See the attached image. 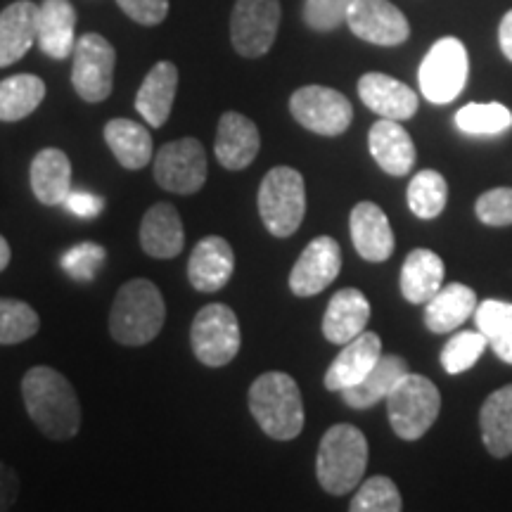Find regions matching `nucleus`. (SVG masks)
Here are the masks:
<instances>
[{"mask_svg": "<svg viewBox=\"0 0 512 512\" xmlns=\"http://www.w3.org/2000/svg\"><path fill=\"white\" fill-rule=\"evenodd\" d=\"M22 396L29 418L55 441L72 439L81 427V406L74 387L55 368L36 366L22 380Z\"/></svg>", "mask_w": 512, "mask_h": 512, "instance_id": "1", "label": "nucleus"}, {"mask_svg": "<svg viewBox=\"0 0 512 512\" xmlns=\"http://www.w3.org/2000/svg\"><path fill=\"white\" fill-rule=\"evenodd\" d=\"M249 411L256 425L275 441H292L304 430V401L292 375H259L249 387Z\"/></svg>", "mask_w": 512, "mask_h": 512, "instance_id": "2", "label": "nucleus"}, {"mask_svg": "<svg viewBox=\"0 0 512 512\" xmlns=\"http://www.w3.org/2000/svg\"><path fill=\"white\" fill-rule=\"evenodd\" d=\"M166 304L155 283L145 278L119 287L110 313V332L124 347H143L164 328Z\"/></svg>", "mask_w": 512, "mask_h": 512, "instance_id": "3", "label": "nucleus"}, {"mask_svg": "<svg viewBox=\"0 0 512 512\" xmlns=\"http://www.w3.org/2000/svg\"><path fill=\"white\" fill-rule=\"evenodd\" d=\"M368 467V439L354 425H335L323 434L316 458L318 484L330 496H347L363 482Z\"/></svg>", "mask_w": 512, "mask_h": 512, "instance_id": "4", "label": "nucleus"}, {"mask_svg": "<svg viewBox=\"0 0 512 512\" xmlns=\"http://www.w3.org/2000/svg\"><path fill=\"white\" fill-rule=\"evenodd\" d=\"M259 214L273 238H290L306 214L304 176L292 166H275L259 188Z\"/></svg>", "mask_w": 512, "mask_h": 512, "instance_id": "5", "label": "nucleus"}, {"mask_svg": "<svg viewBox=\"0 0 512 512\" xmlns=\"http://www.w3.org/2000/svg\"><path fill=\"white\" fill-rule=\"evenodd\" d=\"M441 411V394L437 384L425 375L408 373L387 396V415L396 437L418 441L430 432Z\"/></svg>", "mask_w": 512, "mask_h": 512, "instance_id": "6", "label": "nucleus"}, {"mask_svg": "<svg viewBox=\"0 0 512 512\" xmlns=\"http://www.w3.org/2000/svg\"><path fill=\"white\" fill-rule=\"evenodd\" d=\"M467 74H470V60L463 41L453 36L439 38L420 64V91L432 105H446L463 93Z\"/></svg>", "mask_w": 512, "mask_h": 512, "instance_id": "7", "label": "nucleus"}, {"mask_svg": "<svg viewBox=\"0 0 512 512\" xmlns=\"http://www.w3.org/2000/svg\"><path fill=\"white\" fill-rule=\"evenodd\" d=\"M190 344L202 366H228L242 344L238 316L226 304H207L192 320Z\"/></svg>", "mask_w": 512, "mask_h": 512, "instance_id": "8", "label": "nucleus"}, {"mask_svg": "<svg viewBox=\"0 0 512 512\" xmlns=\"http://www.w3.org/2000/svg\"><path fill=\"white\" fill-rule=\"evenodd\" d=\"M290 112L306 131L318 136H342L354 121V107L335 88L304 86L290 98Z\"/></svg>", "mask_w": 512, "mask_h": 512, "instance_id": "9", "label": "nucleus"}, {"mask_svg": "<svg viewBox=\"0 0 512 512\" xmlns=\"http://www.w3.org/2000/svg\"><path fill=\"white\" fill-rule=\"evenodd\" d=\"M117 53L112 43L100 34H86L74 46V91L86 102H102L112 95Z\"/></svg>", "mask_w": 512, "mask_h": 512, "instance_id": "10", "label": "nucleus"}, {"mask_svg": "<svg viewBox=\"0 0 512 512\" xmlns=\"http://www.w3.org/2000/svg\"><path fill=\"white\" fill-rule=\"evenodd\" d=\"M280 27V0H238L230 17V41L242 57L271 50Z\"/></svg>", "mask_w": 512, "mask_h": 512, "instance_id": "11", "label": "nucleus"}, {"mask_svg": "<svg viewBox=\"0 0 512 512\" xmlns=\"http://www.w3.org/2000/svg\"><path fill=\"white\" fill-rule=\"evenodd\" d=\"M155 181L159 188L192 195L207 181V155L197 138H183L166 143L155 157Z\"/></svg>", "mask_w": 512, "mask_h": 512, "instance_id": "12", "label": "nucleus"}, {"mask_svg": "<svg viewBox=\"0 0 512 512\" xmlns=\"http://www.w3.org/2000/svg\"><path fill=\"white\" fill-rule=\"evenodd\" d=\"M349 29L373 46H401L411 36V24L389 0H354L347 15Z\"/></svg>", "mask_w": 512, "mask_h": 512, "instance_id": "13", "label": "nucleus"}, {"mask_svg": "<svg viewBox=\"0 0 512 512\" xmlns=\"http://www.w3.org/2000/svg\"><path fill=\"white\" fill-rule=\"evenodd\" d=\"M342 271V249L330 235L311 240L290 273V290L297 297H316Z\"/></svg>", "mask_w": 512, "mask_h": 512, "instance_id": "14", "label": "nucleus"}, {"mask_svg": "<svg viewBox=\"0 0 512 512\" xmlns=\"http://www.w3.org/2000/svg\"><path fill=\"white\" fill-rule=\"evenodd\" d=\"M358 98L363 100V105L370 112L380 114L382 119L394 121H406L415 117L420 105L418 95H415L411 86L380 72L361 76V81H358Z\"/></svg>", "mask_w": 512, "mask_h": 512, "instance_id": "15", "label": "nucleus"}, {"mask_svg": "<svg viewBox=\"0 0 512 512\" xmlns=\"http://www.w3.org/2000/svg\"><path fill=\"white\" fill-rule=\"evenodd\" d=\"M235 271V254L228 240L209 235L197 242L188 261V280L197 292L211 294L228 285Z\"/></svg>", "mask_w": 512, "mask_h": 512, "instance_id": "16", "label": "nucleus"}, {"mask_svg": "<svg viewBox=\"0 0 512 512\" xmlns=\"http://www.w3.org/2000/svg\"><path fill=\"white\" fill-rule=\"evenodd\" d=\"M261 150L259 128L240 112H226L216 128L214 152L228 171L247 169Z\"/></svg>", "mask_w": 512, "mask_h": 512, "instance_id": "17", "label": "nucleus"}, {"mask_svg": "<svg viewBox=\"0 0 512 512\" xmlns=\"http://www.w3.org/2000/svg\"><path fill=\"white\" fill-rule=\"evenodd\" d=\"M351 240L358 256L373 264H382L394 254V230L389 226L387 214L375 202H358L351 209Z\"/></svg>", "mask_w": 512, "mask_h": 512, "instance_id": "18", "label": "nucleus"}, {"mask_svg": "<svg viewBox=\"0 0 512 512\" xmlns=\"http://www.w3.org/2000/svg\"><path fill=\"white\" fill-rule=\"evenodd\" d=\"M382 356V339L375 332L363 330L361 335L344 344L339 356L325 373V389L330 392H342V389L354 387L366 377Z\"/></svg>", "mask_w": 512, "mask_h": 512, "instance_id": "19", "label": "nucleus"}, {"mask_svg": "<svg viewBox=\"0 0 512 512\" xmlns=\"http://www.w3.org/2000/svg\"><path fill=\"white\" fill-rule=\"evenodd\" d=\"M370 155L389 176H408L415 166V143L411 133L394 119H380L368 133Z\"/></svg>", "mask_w": 512, "mask_h": 512, "instance_id": "20", "label": "nucleus"}, {"mask_svg": "<svg viewBox=\"0 0 512 512\" xmlns=\"http://www.w3.org/2000/svg\"><path fill=\"white\" fill-rule=\"evenodd\" d=\"M183 219L174 204L159 202L143 216L140 223V247L155 259H174L183 252Z\"/></svg>", "mask_w": 512, "mask_h": 512, "instance_id": "21", "label": "nucleus"}, {"mask_svg": "<svg viewBox=\"0 0 512 512\" xmlns=\"http://www.w3.org/2000/svg\"><path fill=\"white\" fill-rule=\"evenodd\" d=\"M38 36V5L17 0L0 12V67H10L29 53Z\"/></svg>", "mask_w": 512, "mask_h": 512, "instance_id": "22", "label": "nucleus"}, {"mask_svg": "<svg viewBox=\"0 0 512 512\" xmlns=\"http://www.w3.org/2000/svg\"><path fill=\"white\" fill-rule=\"evenodd\" d=\"M370 302L366 294L354 287L339 290L335 297L330 299L328 309L323 316V335L332 344H347L351 339L361 335L366 330L370 320Z\"/></svg>", "mask_w": 512, "mask_h": 512, "instance_id": "23", "label": "nucleus"}, {"mask_svg": "<svg viewBox=\"0 0 512 512\" xmlns=\"http://www.w3.org/2000/svg\"><path fill=\"white\" fill-rule=\"evenodd\" d=\"M76 12L69 0H43L38 5L36 43L53 60H67L74 53Z\"/></svg>", "mask_w": 512, "mask_h": 512, "instance_id": "24", "label": "nucleus"}, {"mask_svg": "<svg viewBox=\"0 0 512 512\" xmlns=\"http://www.w3.org/2000/svg\"><path fill=\"white\" fill-rule=\"evenodd\" d=\"M29 178L36 200L55 207V204L67 202L72 192V162L57 147H46L31 162Z\"/></svg>", "mask_w": 512, "mask_h": 512, "instance_id": "25", "label": "nucleus"}, {"mask_svg": "<svg viewBox=\"0 0 512 512\" xmlns=\"http://www.w3.org/2000/svg\"><path fill=\"white\" fill-rule=\"evenodd\" d=\"M178 91V69L174 62H157L138 88L136 110L150 126H164Z\"/></svg>", "mask_w": 512, "mask_h": 512, "instance_id": "26", "label": "nucleus"}, {"mask_svg": "<svg viewBox=\"0 0 512 512\" xmlns=\"http://www.w3.org/2000/svg\"><path fill=\"white\" fill-rule=\"evenodd\" d=\"M446 266L432 249H413L401 266V294L411 304H427L444 287Z\"/></svg>", "mask_w": 512, "mask_h": 512, "instance_id": "27", "label": "nucleus"}, {"mask_svg": "<svg viewBox=\"0 0 512 512\" xmlns=\"http://www.w3.org/2000/svg\"><path fill=\"white\" fill-rule=\"evenodd\" d=\"M408 373H411V368H408L406 358L396 354L380 356V361L375 363V368L370 370L361 382L349 389H342L339 394H342V399L349 408L366 411V408H373L377 401L387 399L396 384H399Z\"/></svg>", "mask_w": 512, "mask_h": 512, "instance_id": "28", "label": "nucleus"}, {"mask_svg": "<svg viewBox=\"0 0 512 512\" xmlns=\"http://www.w3.org/2000/svg\"><path fill=\"white\" fill-rule=\"evenodd\" d=\"M477 311V294L472 287L463 283H451L434 294L427 302L425 309V325L434 335L453 332L465 320H470Z\"/></svg>", "mask_w": 512, "mask_h": 512, "instance_id": "29", "label": "nucleus"}, {"mask_svg": "<svg viewBox=\"0 0 512 512\" xmlns=\"http://www.w3.org/2000/svg\"><path fill=\"white\" fill-rule=\"evenodd\" d=\"M479 430L486 451L494 458H508L512 453V384L496 389L479 411Z\"/></svg>", "mask_w": 512, "mask_h": 512, "instance_id": "30", "label": "nucleus"}, {"mask_svg": "<svg viewBox=\"0 0 512 512\" xmlns=\"http://www.w3.org/2000/svg\"><path fill=\"white\" fill-rule=\"evenodd\" d=\"M105 140L124 169L138 171L152 162V136L143 124L131 119H112L105 126Z\"/></svg>", "mask_w": 512, "mask_h": 512, "instance_id": "31", "label": "nucleus"}, {"mask_svg": "<svg viewBox=\"0 0 512 512\" xmlns=\"http://www.w3.org/2000/svg\"><path fill=\"white\" fill-rule=\"evenodd\" d=\"M46 98V83L34 74H17L0 81V121H22Z\"/></svg>", "mask_w": 512, "mask_h": 512, "instance_id": "32", "label": "nucleus"}, {"mask_svg": "<svg viewBox=\"0 0 512 512\" xmlns=\"http://www.w3.org/2000/svg\"><path fill=\"white\" fill-rule=\"evenodd\" d=\"M475 325L501 361L512 366V302L486 299L477 304Z\"/></svg>", "mask_w": 512, "mask_h": 512, "instance_id": "33", "label": "nucleus"}, {"mask_svg": "<svg viewBox=\"0 0 512 512\" xmlns=\"http://www.w3.org/2000/svg\"><path fill=\"white\" fill-rule=\"evenodd\" d=\"M448 202L446 178L434 169L418 171L408 185V207L418 219H437Z\"/></svg>", "mask_w": 512, "mask_h": 512, "instance_id": "34", "label": "nucleus"}, {"mask_svg": "<svg viewBox=\"0 0 512 512\" xmlns=\"http://www.w3.org/2000/svg\"><path fill=\"white\" fill-rule=\"evenodd\" d=\"M456 126L470 136H498L512 128V112L501 102H470L456 112Z\"/></svg>", "mask_w": 512, "mask_h": 512, "instance_id": "35", "label": "nucleus"}, {"mask_svg": "<svg viewBox=\"0 0 512 512\" xmlns=\"http://www.w3.org/2000/svg\"><path fill=\"white\" fill-rule=\"evenodd\" d=\"M486 347H489V342H486V337L479 330L458 332V335L448 339L446 347L441 349L439 361L448 375H460L475 366L479 358H482Z\"/></svg>", "mask_w": 512, "mask_h": 512, "instance_id": "36", "label": "nucleus"}, {"mask_svg": "<svg viewBox=\"0 0 512 512\" xmlns=\"http://www.w3.org/2000/svg\"><path fill=\"white\" fill-rule=\"evenodd\" d=\"M41 328L38 313L19 299H0V344L27 342Z\"/></svg>", "mask_w": 512, "mask_h": 512, "instance_id": "37", "label": "nucleus"}, {"mask_svg": "<svg viewBox=\"0 0 512 512\" xmlns=\"http://www.w3.org/2000/svg\"><path fill=\"white\" fill-rule=\"evenodd\" d=\"M351 512H399L403 501L399 489L389 477H370L358 486L354 501L349 505Z\"/></svg>", "mask_w": 512, "mask_h": 512, "instance_id": "38", "label": "nucleus"}, {"mask_svg": "<svg viewBox=\"0 0 512 512\" xmlns=\"http://www.w3.org/2000/svg\"><path fill=\"white\" fill-rule=\"evenodd\" d=\"M354 0H306L304 22L313 31H332L347 22Z\"/></svg>", "mask_w": 512, "mask_h": 512, "instance_id": "39", "label": "nucleus"}, {"mask_svg": "<svg viewBox=\"0 0 512 512\" xmlns=\"http://www.w3.org/2000/svg\"><path fill=\"white\" fill-rule=\"evenodd\" d=\"M105 256V247L95 245V242H81L62 256V268L74 280H93L100 266L105 264Z\"/></svg>", "mask_w": 512, "mask_h": 512, "instance_id": "40", "label": "nucleus"}, {"mask_svg": "<svg viewBox=\"0 0 512 512\" xmlns=\"http://www.w3.org/2000/svg\"><path fill=\"white\" fill-rule=\"evenodd\" d=\"M475 211L484 226H512V188L486 190L484 195L477 197Z\"/></svg>", "mask_w": 512, "mask_h": 512, "instance_id": "41", "label": "nucleus"}, {"mask_svg": "<svg viewBox=\"0 0 512 512\" xmlns=\"http://www.w3.org/2000/svg\"><path fill=\"white\" fill-rule=\"evenodd\" d=\"M117 5L133 22L155 27L169 15V0H117Z\"/></svg>", "mask_w": 512, "mask_h": 512, "instance_id": "42", "label": "nucleus"}, {"mask_svg": "<svg viewBox=\"0 0 512 512\" xmlns=\"http://www.w3.org/2000/svg\"><path fill=\"white\" fill-rule=\"evenodd\" d=\"M67 207L72 214L81 216V219H95L105 209V202L91 195V192H69Z\"/></svg>", "mask_w": 512, "mask_h": 512, "instance_id": "43", "label": "nucleus"}, {"mask_svg": "<svg viewBox=\"0 0 512 512\" xmlns=\"http://www.w3.org/2000/svg\"><path fill=\"white\" fill-rule=\"evenodd\" d=\"M19 482L17 475L10 470L8 465L0 463V510H8L17 501Z\"/></svg>", "mask_w": 512, "mask_h": 512, "instance_id": "44", "label": "nucleus"}, {"mask_svg": "<svg viewBox=\"0 0 512 512\" xmlns=\"http://www.w3.org/2000/svg\"><path fill=\"white\" fill-rule=\"evenodd\" d=\"M498 43H501L503 55L512 62V10L505 12L501 19V27H498Z\"/></svg>", "mask_w": 512, "mask_h": 512, "instance_id": "45", "label": "nucleus"}, {"mask_svg": "<svg viewBox=\"0 0 512 512\" xmlns=\"http://www.w3.org/2000/svg\"><path fill=\"white\" fill-rule=\"evenodd\" d=\"M10 245H8V240L3 238V235H0V271H5V268H8V264H10Z\"/></svg>", "mask_w": 512, "mask_h": 512, "instance_id": "46", "label": "nucleus"}]
</instances>
